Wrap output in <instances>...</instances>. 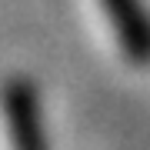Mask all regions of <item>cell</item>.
<instances>
[{
  "mask_svg": "<svg viewBox=\"0 0 150 150\" xmlns=\"http://www.w3.org/2000/svg\"><path fill=\"white\" fill-rule=\"evenodd\" d=\"M4 117H7L13 150H50L47 147V130H43V113H40L37 93L30 90V83H23V80L7 83Z\"/></svg>",
  "mask_w": 150,
  "mask_h": 150,
  "instance_id": "1",
  "label": "cell"
},
{
  "mask_svg": "<svg viewBox=\"0 0 150 150\" xmlns=\"http://www.w3.org/2000/svg\"><path fill=\"white\" fill-rule=\"evenodd\" d=\"M110 23L123 43V54L134 64H150V17L140 0H100Z\"/></svg>",
  "mask_w": 150,
  "mask_h": 150,
  "instance_id": "2",
  "label": "cell"
}]
</instances>
